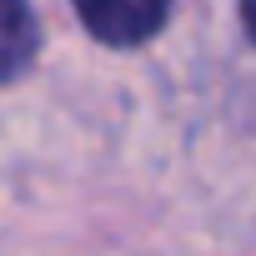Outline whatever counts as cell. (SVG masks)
<instances>
[{
  "instance_id": "1",
  "label": "cell",
  "mask_w": 256,
  "mask_h": 256,
  "mask_svg": "<svg viewBox=\"0 0 256 256\" xmlns=\"http://www.w3.org/2000/svg\"><path fill=\"white\" fill-rule=\"evenodd\" d=\"M86 30L106 46H141L166 26L171 0H76Z\"/></svg>"
},
{
  "instance_id": "2",
  "label": "cell",
  "mask_w": 256,
  "mask_h": 256,
  "mask_svg": "<svg viewBox=\"0 0 256 256\" xmlns=\"http://www.w3.org/2000/svg\"><path fill=\"white\" fill-rule=\"evenodd\" d=\"M36 16L26 0H0V80H16L36 56Z\"/></svg>"
},
{
  "instance_id": "3",
  "label": "cell",
  "mask_w": 256,
  "mask_h": 256,
  "mask_svg": "<svg viewBox=\"0 0 256 256\" xmlns=\"http://www.w3.org/2000/svg\"><path fill=\"white\" fill-rule=\"evenodd\" d=\"M241 20H246V36L256 40V0H241Z\"/></svg>"
}]
</instances>
